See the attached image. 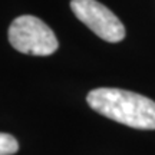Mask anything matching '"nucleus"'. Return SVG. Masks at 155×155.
<instances>
[{"instance_id": "1", "label": "nucleus", "mask_w": 155, "mask_h": 155, "mask_svg": "<svg viewBox=\"0 0 155 155\" xmlns=\"http://www.w3.org/2000/svg\"><path fill=\"white\" fill-rule=\"evenodd\" d=\"M88 105L112 121L137 129H155V102L118 88H98L86 96Z\"/></svg>"}, {"instance_id": "3", "label": "nucleus", "mask_w": 155, "mask_h": 155, "mask_svg": "<svg viewBox=\"0 0 155 155\" xmlns=\"http://www.w3.org/2000/svg\"><path fill=\"white\" fill-rule=\"evenodd\" d=\"M71 9L75 16L101 39L111 43H118L125 38V26L106 6L99 2L72 0Z\"/></svg>"}, {"instance_id": "2", "label": "nucleus", "mask_w": 155, "mask_h": 155, "mask_svg": "<svg viewBox=\"0 0 155 155\" xmlns=\"http://www.w3.org/2000/svg\"><path fill=\"white\" fill-rule=\"evenodd\" d=\"M9 42L16 50L33 56H49L59 48L53 30L39 17L23 15L9 28Z\"/></svg>"}, {"instance_id": "4", "label": "nucleus", "mask_w": 155, "mask_h": 155, "mask_svg": "<svg viewBox=\"0 0 155 155\" xmlns=\"http://www.w3.org/2000/svg\"><path fill=\"white\" fill-rule=\"evenodd\" d=\"M19 151V142L10 134L0 132V155H13Z\"/></svg>"}]
</instances>
